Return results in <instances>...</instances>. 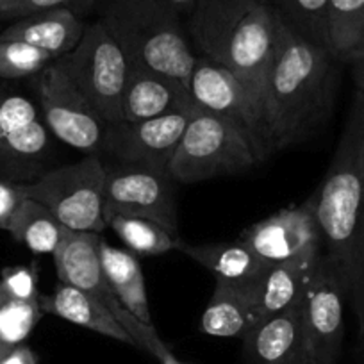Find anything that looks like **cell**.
I'll list each match as a JSON object with an SVG mask.
<instances>
[{"label": "cell", "mask_w": 364, "mask_h": 364, "mask_svg": "<svg viewBox=\"0 0 364 364\" xmlns=\"http://www.w3.org/2000/svg\"><path fill=\"white\" fill-rule=\"evenodd\" d=\"M259 163L252 139L232 120L197 107L168 166L171 181L195 184L252 170Z\"/></svg>", "instance_id": "4"}, {"label": "cell", "mask_w": 364, "mask_h": 364, "mask_svg": "<svg viewBox=\"0 0 364 364\" xmlns=\"http://www.w3.org/2000/svg\"><path fill=\"white\" fill-rule=\"evenodd\" d=\"M97 6V0H9L0 11V18H23L50 9H70L75 15H84Z\"/></svg>", "instance_id": "31"}, {"label": "cell", "mask_w": 364, "mask_h": 364, "mask_svg": "<svg viewBox=\"0 0 364 364\" xmlns=\"http://www.w3.org/2000/svg\"><path fill=\"white\" fill-rule=\"evenodd\" d=\"M197 107L141 122L107 125L102 154L124 164H138L168 175L171 157Z\"/></svg>", "instance_id": "12"}, {"label": "cell", "mask_w": 364, "mask_h": 364, "mask_svg": "<svg viewBox=\"0 0 364 364\" xmlns=\"http://www.w3.org/2000/svg\"><path fill=\"white\" fill-rule=\"evenodd\" d=\"M41 314L40 300H6L0 306V353L23 345Z\"/></svg>", "instance_id": "29"}, {"label": "cell", "mask_w": 364, "mask_h": 364, "mask_svg": "<svg viewBox=\"0 0 364 364\" xmlns=\"http://www.w3.org/2000/svg\"><path fill=\"white\" fill-rule=\"evenodd\" d=\"M106 215L152 220L178 236L171 177L152 168L124 163L106 166L104 216Z\"/></svg>", "instance_id": "10"}, {"label": "cell", "mask_w": 364, "mask_h": 364, "mask_svg": "<svg viewBox=\"0 0 364 364\" xmlns=\"http://www.w3.org/2000/svg\"><path fill=\"white\" fill-rule=\"evenodd\" d=\"M106 164L100 156H86L73 164L50 168L31 182H20L26 198L43 204L72 230L102 232Z\"/></svg>", "instance_id": "5"}, {"label": "cell", "mask_w": 364, "mask_h": 364, "mask_svg": "<svg viewBox=\"0 0 364 364\" xmlns=\"http://www.w3.org/2000/svg\"><path fill=\"white\" fill-rule=\"evenodd\" d=\"M364 138V107L353 104L338 150L314 197V215L323 250L332 262L364 336V177L359 152Z\"/></svg>", "instance_id": "2"}, {"label": "cell", "mask_w": 364, "mask_h": 364, "mask_svg": "<svg viewBox=\"0 0 364 364\" xmlns=\"http://www.w3.org/2000/svg\"><path fill=\"white\" fill-rule=\"evenodd\" d=\"M8 299H9V296H8V293L4 291V286L0 284V306H2V304H4Z\"/></svg>", "instance_id": "40"}, {"label": "cell", "mask_w": 364, "mask_h": 364, "mask_svg": "<svg viewBox=\"0 0 364 364\" xmlns=\"http://www.w3.org/2000/svg\"><path fill=\"white\" fill-rule=\"evenodd\" d=\"M275 16L277 11L272 2L252 9L230 33L218 63H222L243 87L245 95L264 131L268 111L269 77L275 48ZM269 149V143H268Z\"/></svg>", "instance_id": "7"}, {"label": "cell", "mask_w": 364, "mask_h": 364, "mask_svg": "<svg viewBox=\"0 0 364 364\" xmlns=\"http://www.w3.org/2000/svg\"><path fill=\"white\" fill-rule=\"evenodd\" d=\"M168 6L175 9L181 16H188L190 18L193 15V9L197 6V0H164Z\"/></svg>", "instance_id": "36"}, {"label": "cell", "mask_w": 364, "mask_h": 364, "mask_svg": "<svg viewBox=\"0 0 364 364\" xmlns=\"http://www.w3.org/2000/svg\"><path fill=\"white\" fill-rule=\"evenodd\" d=\"M197 107L190 90L164 73L129 66L122 97L124 122H141Z\"/></svg>", "instance_id": "16"}, {"label": "cell", "mask_w": 364, "mask_h": 364, "mask_svg": "<svg viewBox=\"0 0 364 364\" xmlns=\"http://www.w3.org/2000/svg\"><path fill=\"white\" fill-rule=\"evenodd\" d=\"M357 353H359V359L364 363V336L359 338V343H357Z\"/></svg>", "instance_id": "38"}, {"label": "cell", "mask_w": 364, "mask_h": 364, "mask_svg": "<svg viewBox=\"0 0 364 364\" xmlns=\"http://www.w3.org/2000/svg\"><path fill=\"white\" fill-rule=\"evenodd\" d=\"M95 8L129 66L164 73L190 90L197 55L171 6L164 0H97Z\"/></svg>", "instance_id": "3"}, {"label": "cell", "mask_w": 364, "mask_h": 364, "mask_svg": "<svg viewBox=\"0 0 364 364\" xmlns=\"http://www.w3.org/2000/svg\"><path fill=\"white\" fill-rule=\"evenodd\" d=\"M159 363L161 364H184V363H182V360H178L177 357L173 355V352H171V350L166 353V355L163 357V359H159Z\"/></svg>", "instance_id": "37"}, {"label": "cell", "mask_w": 364, "mask_h": 364, "mask_svg": "<svg viewBox=\"0 0 364 364\" xmlns=\"http://www.w3.org/2000/svg\"><path fill=\"white\" fill-rule=\"evenodd\" d=\"M86 27L70 9H50L15 20L0 33V41H22L59 59L79 45Z\"/></svg>", "instance_id": "19"}, {"label": "cell", "mask_w": 364, "mask_h": 364, "mask_svg": "<svg viewBox=\"0 0 364 364\" xmlns=\"http://www.w3.org/2000/svg\"><path fill=\"white\" fill-rule=\"evenodd\" d=\"M40 307L43 313L54 314L61 320L70 321L73 325L87 328L91 332L102 334L106 338L117 339L125 345L136 346L134 339L122 327L113 313L104 304L84 293L75 286L59 282L54 293L40 295Z\"/></svg>", "instance_id": "20"}, {"label": "cell", "mask_w": 364, "mask_h": 364, "mask_svg": "<svg viewBox=\"0 0 364 364\" xmlns=\"http://www.w3.org/2000/svg\"><path fill=\"white\" fill-rule=\"evenodd\" d=\"M2 143H4V132H2V125H0V166H2Z\"/></svg>", "instance_id": "41"}, {"label": "cell", "mask_w": 364, "mask_h": 364, "mask_svg": "<svg viewBox=\"0 0 364 364\" xmlns=\"http://www.w3.org/2000/svg\"><path fill=\"white\" fill-rule=\"evenodd\" d=\"M43 122L55 139L87 156H100L107 124L82 95L66 72L61 58L38 73Z\"/></svg>", "instance_id": "8"}, {"label": "cell", "mask_w": 364, "mask_h": 364, "mask_svg": "<svg viewBox=\"0 0 364 364\" xmlns=\"http://www.w3.org/2000/svg\"><path fill=\"white\" fill-rule=\"evenodd\" d=\"M328 48L339 63L364 50V0H328Z\"/></svg>", "instance_id": "26"}, {"label": "cell", "mask_w": 364, "mask_h": 364, "mask_svg": "<svg viewBox=\"0 0 364 364\" xmlns=\"http://www.w3.org/2000/svg\"><path fill=\"white\" fill-rule=\"evenodd\" d=\"M323 254V247L311 248L299 257L275 262L266 268L264 275L254 286L257 321L282 313L302 300Z\"/></svg>", "instance_id": "17"}, {"label": "cell", "mask_w": 364, "mask_h": 364, "mask_svg": "<svg viewBox=\"0 0 364 364\" xmlns=\"http://www.w3.org/2000/svg\"><path fill=\"white\" fill-rule=\"evenodd\" d=\"M0 364H36V355L26 345H18L0 353Z\"/></svg>", "instance_id": "34"}, {"label": "cell", "mask_w": 364, "mask_h": 364, "mask_svg": "<svg viewBox=\"0 0 364 364\" xmlns=\"http://www.w3.org/2000/svg\"><path fill=\"white\" fill-rule=\"evenodd\" d=\"M0 125L4 132L0 177L31 182L45 173L41 168L50 159L52 132L36 106L16 93L0 97Z\"/></svg>", "instance_id": "11"}, {"label": "cell", "mask_w": 364, "mask_h": 364, "mask_svg": "<svg viewBox=\"0 0 364 364\" xmlns=\"http://www.w3.org/2000/svg\"><path fill=\"white\" fill-rule=\"evenodd\" d=\"M257 323L254 286L216 279L211 300L200 320V331L213 338H241Z\"/></svg>", "instance_id": "21"}, {"label": "cell", "mask_w": 364, "mask_h": 364, "mask_svg": "<svg viewBox=\"0 0 364 364\" xmlns=\"http://www.w3.org/2000/svg\"><path fill=\"white\" fill-rule=\"evenodd\" d=\"M65 225L43 204L26 198L8 225L16 243H22L33 254H54L63 240Z\"/></svg>", "instance_id": "25"}, {"label": "cell", "mask_w": 364, "mask_h": 364, "mask_svg": "<svg viewBox=\"0 0 364 364\" xmlns=\"http://www.w3.org/2000/svg\"><path fill=\"white\" fill-rule=\"evenodd\" d=\"M100 262H102L104 277L122 306L139 321L154 325L149 296H146L145 277H143V269L138 259L131 252L111 247L107 241L102 240Z\"/></svg>", "instance_id": "24"}, {"label": "cell", "mask_w": 364, "mask_h": 364, "mask_svg": "<svg viewBox=\"0 0 364 364\" xmlns=\"http://www.w3.org/2000/svg\"><path fill=\"white\" fill-rule=\"evenodd\" d=\"M66 72L107 125L124 122L122 97L129 63L100 20L90 23L82 40L61 58Z\"/></svg>", "instance_id": "6"}, {"label": "cell", "mask_w": 364, "mask_h": 364, "mask_svg": "<svg viewBox=\"0 0 364 364\" xmlns=\"http://www.w3.org/2000/svg\"><path fill=\"white\" fill-rule=\"evenodd\" d=\"M359 163H360V173H363V177H364V138H363V143H360V152H359Z\"/></svg>", "instance_id": "39"}, {"label": "cell", "mask_w": 364, "mask_h": 364, "mask_svg": "<svg viewBox=\"0 0 364 364\" xmlns=\"http://www.w3.org/2000/svg\"><path fill=\"white\" fill-rule=\"evenodd\" d=\"M314 193L300 205H291L248 227L240 241L268 264L284 262L311 248L323 247L314 215Z\"/></svg>", "instance_id": "14"}, {"label": "cell", "mask_w": 364, "mask_h": 364, "mask_svg": "<svg viewBox=\"0 0 364 364\" xmlns=\"http://www.w3.org/2000/svg\"><path fill=\"white\" fill-rule=\"evenodd\" d=\"M0 284L9 299L16 300H40L41 293L38 291V269L36 264L11 266L2 272Z\"/></svg>", "instance_id": "32"}, {"label": "cell", "mask_w": 364, "mask_h": 364, "mask_svg": "<svg viewBox=\"0 0 364 364\" xmlns=\"http://www.w3.org/2000/svg\"><path fill=\"white\" fill-rule=\"evenodd\" d=\"M353 70V80H355V87H357V97L355 102L360 104L364 107V50L360 52L359 55L350 61Z\"/></svg>", "instance_id": "35"}, {"label": "cell", "mask_w": 364, "mask_h": 364, "mask_svg": "<svg viewBox=\"0 0 364 364\" xmlns=\"http://www.w3.org/2000/svg\"><path fill=\"white\" fill-rule=\"evenodd\" d=\"M269 2L300 36L309 40L311 43L328 48V0H269Z\"/></svg>", "instance_id": "28"}, {"label": "cell", "mask_w": 364, "mask_h": 364, "mask_svg": "<svg viewBox=\"0 0 364 364\" xmlns=\"http://www.w3.org/2000/svg\"><path fill=\"white\" fill-rule=\"evenodd\" d=\"M338 63L328 48L300 36L277 13L266 111L269 154L309 138L331 114Z\"/></svg>", "instance_id": "1"}, {"label": "cell", "mask_w": 364, "mask_h": 364, "mask_svg": "<svg viewBox=\"0 0 364 364\" xmlns=\"http://www.w3.org/2000/svg\"><path fill=\"white\" fill-rule=\"evenodd\" d=\"M9 0H0V11H2V8H4L6 4H8Z\"/></svg>", "instance_id": "42"}, {"label": "cell", "mask_w": 364, "mask_h": 364, "mask_svg": "<svg viewBox=\"0 0 364 364\" xmlns=\"http://www.w3.org/2000/svg\"><path fill=\"white\" fill-rule=\"evenodd\" d=\"M190 93L202 109L225 117L240 125L252 139L259 161L269 156L268 139L236 77L215 59L197 55L190 80Z\"/></svg>", "instance_id": "13"}, {"label": "cell", "mask_w": 364, "mask_h": 364, "mask_svg": "<svg viewBox=\"0 0 364 364\" xmlns=\"http://www.w3.org/2000/svg\"><path fill=\"white\" fill-rule=\"evenodd\" d=\"M54 61L50 54L22 43V41H0V79L15 80L38 75L45 66Z\"/></svg>", "instance_id": "30"}, {"label": "cell", "mask_w": 364, "mask_h": 364, "mask_svg": "<svg viewBox=\"0 0 364 364\" xmlns=\"http://www.w3.org/2000/svg\"><path fill=\"white\" fill-rule=\"evenodd\" d=\"M178 252L204 266L220 281L234 284L255 286L269 266L240 240L234 243L209 245H190L182 241Z\"/></svg>", "instance_id": "23"}, {"label": "cell", "mask_w": 364, "mask_h": 364, "mask_svg": "<svg viewBox=\"0 0 364 364\" xmlns=\"http://www.w3.org/2000/svg\"><path fill=\"white\" fill-rule=\"evenodd\" d=\"M345 289L327 255L320 259L300 300L307 364H336L345 339Z\"/></svg>", "instance_id": "9"}, {"label": "cell", "mask_w": 364, "mask_h": 364, "mask_svg": "<svg viewBox=\"0 0 364 364\" xmlns=\"http://www.w3.org/2000/svg\"><path fill=\"white\" fill-rule=\"evenodd\" d=\"M269 0H197L190 33L202 55L218 61L234 27L257 6Z\"/></svg>", "instance_id": "22"}, {"label": "cell", "mask_w": 364, "mask_h": 364, "mask_svg": "<svg viewBox=\"0 0 364 364\" xmlns=\"http://www.w3.org/2000/svg\"><path fill=\"white\" fill-rule=\"evenodd\" d=\"M104 218L107 227H111L118 237L139 255H163L181 248L182 237L171 234L152 220L124 215H106Z\"/></svg>", "instance_id": "27"}, {"label": "cell", "mask_w": 364, "mask_h": 364, "mask_svg": "<svg viewBox=\"0 0 364 364\" xmlns=\"http://www.w3.org/2000/svg\"><path fill=\"white\" fill-rule=\"evenodd\" d=\"M100 243H102V237L99 232L72 230L65 227L61 243L58 250L52 254L55 272H58L59 282L75 286L99 300L127 331L138 318L132 316L111 291L104 277L102 262H100Z\"/></svg>", "instance_id": "15"}, {"label": "cell", "mask_w": 364, "mask_h": 364, "mask_svg": "<svg viewBox=\"0 0 364 364\" xmlns=\"http://www.w3.org/2000/svg\"><path fill=\"white\" fill-rule=\"evenodd\" d=\"M23 200H26V195L20 190V182L0 177V229L8 230L13 215Z\"/></svg>", "instance_id": "33"}, {"label": "cell", "mask_w": 364, "mask_h": 364, "mask_svg": "<svg viewBox=\"0 0 364 364\" xmlns=\"http://www.w3.org/2000/svg\"><path fill=\"white\" fill-rule=\"evenodd\" d=\"M243 343L248 364H307L300 302L257 321Z\"/></svg>", "instance_id": "18"}]
</instances>
